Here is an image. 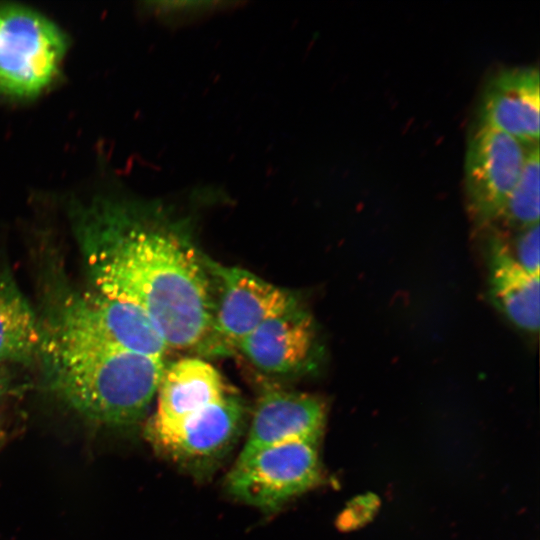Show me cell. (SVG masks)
Instances as JSON below:
<instances>
[{
  "instance_id": "obj_1",
  "label": "cell",
  "mask_w": 540,
  "mask_h": 540,
  "mask_svg": "<svg viewBox=\"0 0 540 540\" xmlns=\"http://www.w3.org/2000/svg\"><path fill=\"white\" fill-rule=\"evenodd\" d=\"M157 203L98 199L72 224L95 291L133 303L167 348H202L211 328L213 281L179 221Z\"/></svg>"
},
{
  "instance_id": "obj_2",
  "label": "cell",
  "mask_w": 540,
  "mask_h": 540,
  "mask_svg": "<svg viewBox=\"0 0 540 540\" xmlns=\"http://www.w3.org/2000/svg\"><path fill=\"white\" fill-rule=\"evenodd\" d=\"M42 329L39 355L48 384L61 400L103 424L124 426L140 420L157 393L163 358L52 322Z\"/></svg>"
},
{
  "instance_id": "obj_3",
  "label": "cell",
  "mask_w": 540,
  "mask_h": 540,
  "mask_svg": "<svg viewBox=\"0 0 540 540\" xmlns=\"http://www.w3.org/2000/svg\"><path fill=\"white\" fill-rule=\"evenodd\" d=\"M66 49L64 34L38 11L0 4V93L29 97L58 72Z\"/></svg>"
},
{
  "instance_id": "obj_4",
  "label": "cell",
  "mask_w": 540,
  "mask_h": 540,
  "mask_svg": "<svg viewBox=\"0 0 540 540\" xmlns=\"http://www.w3.org/2000/svg\"><path fill=\"white\" fill-rule=\"evenodd\" d=\"M317 442L290 441L240 453L226 479L236 499L272 511L321 480Z\"/></svg>"
},
{
  "instance_id": "obj_5",
  "label": "cell",
  "mask_w": 540,
  "mask_h": 540,
  "mask_svg": "<svg viewBox=\"0 0 540 540\" xmlns=\"http://www.w3.org/2000/svg\"><path fill=\"white\" fill-rule=\"evenodd\" d=\"M213 280L214 309L209 335L202 347L210 353H228L265 320L297 301L250 271L223 266L206 257Z\"/></svg>"
},
{
  "instance_id": "obj_6",
  "label": "cell",
  "mask_w": 540,
  "mask_h": 540,
  "mask_svg": "<svg viewBox=\"0 0 540 540\" xmlns=\"http://www.w3.org/2000/svg\"><path fill=\"white\" fill-rule=\"evenodd\" d=\"M528 147L484 123L477 122L472 129L464 159V189L468 212L476 226L498 223L522 171Z\"/></svg>"
},
{
  "instance_id": "obj_7",
  "label": "cell",
  "mask_w": 540,
  "mask_h": 540,
  "mask_svg": "<svg viewBox=\"0 0 540 540\" xmlns=\"http://www.w3.org/2000/svg\"><path fill=\"white\" fill-rule=\"evenodd\" d=\"M50 322L98 336L140 354L163 358L168 349L142 308L95 290L67 294Z\"/></svg>"
},
{
  "instance_id": "obj_8",
  "label": "cell",
  "mask_w": 540,
  "mask_h": 540,
  "mask_svg": "<svg viewBox=\"0 0 540 540\" xmlns=\"http://www.w3.org/2000/svg\"><path fill=\"white\" fill-rule=\"evenodd\" d=\"M244 411L242 400L229 391L175 425L147 427V438L172 461L196 470L210 466L232 447L241 431Z\"/></svg>"
},
{
  "instance_id": "obj_9",
  "label": "cell",
  "mask_w": 540,
  "mask_h": 540,
  "mask_svg": "<svg viewBox=\"0 0 540 540\" xmlns=\"http://www.w3.org/2000/svg\"><path fill=\"white\" fill-rule=\"evenodd\" d=\"M540 78L537 66L506 67L486 82L478 122L492 126L526 146L539 144Z\"/></svg>"
},
{
  "instance_id": "obj_10",
  "label": "cell",
  "mask_w": 540,
  "mask_h": 540,
  "mask_svg": "<svg viewBox=\"0 0 540 540\" xmlns=\"http://www.w3.org/2000/svg\"><path fill=\"white\" fill-rule=\"evenodd\" d=\"M315 346L313 319L296 302L262 322L241 341L238 349L258 369L287 374L308 366Z\"/></svg>"
},
{
  "instance_id": "obj_11",
  "label": "cell",
  "mask_w": 540,
  "mask_h": 540,
  "mask_svg": "<svg viewBox=\"0 0 540 540\" xmlns=\"http://www.w3.org/2000/svg\"><path fill=\"white\" fill-rule=\"evenodd\" d=\"M324 422L325 405L317 396L267 389L256 403L242 452L290 441L317 442Z\"/></svg>"
},
{
  "instance_id": "obj_12",
  "label": "cell",
  "mask_w": 540,
  "mask_h": 540,
  "mask_svg": "<svg viewBox=\"0 0 540 540\" xmlns=\"http://www.w3.org/2000/svg\"><path fill=\"white\" fill-rule=\"evenodd\" d=\"M488 296L492 304L517 328L537 333L540 326V278L515 260L509 244L498 233L485 246Z\"/></svg>"
},
{
  "instance_id": "obj_13",
  "label": "cell",
  "mask_w": 540,
  "mask_h": 540,
  "mask_svg": "<svg viewBox=\"0 0 540 540\" xmlns=\"http://www.w3.org/2000/svg\"><path fill=\"white\" fill-rule=\"evenodd\" d=\"M229 392L210 363L183 358L164 368L157 389V410L147 427L163 428L222 399Z\"/></svg>"
},
{
  "instance_id": "obj_14",
  "label": "cell",
  "mask_w": 540,
  "mask_h": 540,
  "mask_svg": "<svg viewBox=\"0 0 540 540\" xmlns=\"http://www.w3.org/2000/svg\"><path fill=\"white\" fill-rule=\"evenodd\" d=\"M43 329L8 268L0 265V365L39 356Z\"/></svg>"
},
{
  "instance_id": "obj_15",
  "label": "cell",
  "mask_w": 540,
  "mask_h": 540,
  "mask_svg": "<svg viewBox=\"0 0 540 540\" xmlns=\"http://www.w3.org/2000/svg\"><path fill=\"white\" fill-rule=\"evenodd\" d=\"M539 144L528 147L520 176L498 222L520 230L539 224Z\"/></svg>"
},
{
  "instance_id": "obj_16",
  "label": "cell",
  "mask_w": 540,
  "mask_h": 540,
  "mask_svg": "<svg viewBox=\"0 0 540 540\" xmlns=\"http://www.w3.org/2000/svg\"><path fill=\"white\" fill-rule=\"evenodd\" d=\"M539 224L517 230L509 245L518 264L530 274H540Z\"/></svg>"
},
{
  "instance_id": "obj_17",
  "label": "cell",
  "mask_w": 540,
  "mask_h": 540,
  "mask_svg": "<svg viewBox=\"0 0 540 540\" xmlns=\"http://www.w3.org/2000/svg\"><path fill=\"white\" fill-rule=\"evenodd\" d=\"M221 2L211 1H182V2H151L150 9L157 15H161L166 19H171L172 16H194L202 14L207 11H211L215 8V5H219Z\"/></svg>"
},
{
  "instance_id": "obj_18",
  "label": "cell",
  "mask_w": 540,
  "mask_h": 540,
  "mask_svg": "<svg viewBox=\"0 0 540 540\" xmlns=\"http://www.w3.org/2000/svg\"><path fill=\"white\" fill-rule=\"evenodd\" d=\"M6 388V380L4 375L0 372V398L3 395Z\"/></svg>"
},
{
  "instance_id": "obj_19",
  "label": "cell",
  "mask_w": 540,
  "mask_h": 540,
  "mask_svg": "<svg viewBox=\"0 0 540 540\" xmlns=\"http://www.w3.org/2000/svg\"><path fill=\"white\" fill-rule=\"evenodd\" d=\"M1 441H2V436H1V432H0V444H1Z\"/></svg>"
}]
</instances>
